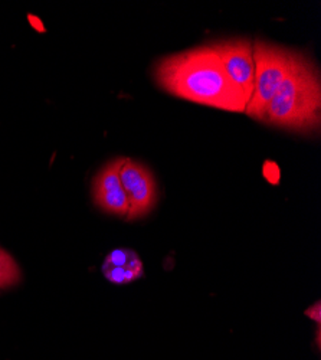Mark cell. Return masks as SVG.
I'll return each mask as SVG.
<instances>
[{
    "label": "cell",
    "mask_w": 321,
    "mask_h": 360,
    "mask_svg": "<svg viewBox=\"0 0 321 360\" xmlns=\"http://www.w3.org/2000/svg\"><path fill=\"white\" fill-rule=\"evenodd\" d=\"M153 77L167 94L195 104L230 112H245L248 105L209 44L160 58Z\"/></svg>",
    "instance_id": "6da1fadb"
},
{
    "label": "cell",
    "mask_w": 321,
    "mask_h": 360,
    "mask_svg": "<svg viewBox=\"0 0 321 360\" xmlns=\"http://www.w3.org/2000/svg\"><path fill=\"white\" fill-rule=\"evenodd\" d=\"M320 71L307 53L297 51L293 67L262 115V123L301 134H313L320 130Z\"/></svg>",
    "instance_id": "7a4b0ae2"
},
{
    "label": "cell",
    "mask_w": 321,
    "mask_h": 360,
    "mask_svg": "<svg viewBox=\"0 0 321 360\" xmlns=\"http://www.w3.org/2000/svg\"><path fill=\"white\" fill-rule=\"evenodd\" d=\"M252 48L255 64L254 93L248 101L245 114L256 122H262V115H264L267 105L294 64L297 51L261 39H255L252 42Z\"/></svg>",
    "instance_id": "3957f363"
},
{
    "label": "cell",
    "mask_w": 321,
    "mask_h": 360,
    "mask_svg": "<svg viewBox=\"0 0 321 360\" xmlns=\"http://www.w3.org/2000/svg\"><path fill=\"white\" fill-rule=\"evenodd\" d=\"M120 180L129 202L127 221H137L149 215L157 203V185L150 169L133 159L124 158Z\"/></svg>",
    "instance_id": "277c9868"
},
{
    "label": "cell",
    "mask_w": 321,
    "mask_h": 360,
    "mask_svg": "<svg viewBox=\"0 0 321 360\" xmlns=\"http://www.w3.org/2000/svg\"><path fill=\"white\" fill-rule=\"evenodd\" d=\"M216 52L225 74L240 91L248 98L254 93L255 64L252 42L247 38H233L209 44Z\"/></svg>",
    "instance_id": "5b68a950"
},
{
    "label": "cell",
    "mask_w": 321,
    "mask_h": 360,
    "mask_svg": "<svg viewBox=\"0 0 321 360\" xmlns=\"http://www.w3.org/2000/svg\"><path fill=\"white\" fill-rule=\"evenodd\" d=\"M124 163V158L114 159L107 163L101 172L96 176L93 184V198L101 211L126 217L129 212V202L120 180V169Z\"/></svg>",
    "instance_id": "8992f818"
},
{
    "label": "cell",
    "mask_w": 321,
    "mask_h": 360,
    "mask_svg": "<svg viewBox=\"0 0 321 360\" xmlns=\"http://www.w3.org/2000/svg\"><path fill=\"white\" fill-rule=\"evenodd\" d=\"M103 274L112 284H129L143 277L144 266L133 250L117 248L105 257Z\"/></svg>",
    "instance_id": "52a82bcc"
},
{
    "label": "cell",
    "mask_w": 321,
    "mask_h": 360,
    "mask_svg": "<svg viewBox=\"0 0 321 360\" xmlns=\"http://www.w3.org/2000/svg\"><path fill=\"white\" fill-rule=\"evenodd\" d=\"M22 280V273L15 258L0 248V290L18 285Z\"/></svg>",
    "instance_id": "ba28073f"
},
{
    "label": "cell",
    "mask_w": 321,
    "mask_h": 360,
    "mask_svg": "<svg viewBox=\"0 0 321 360\" xmlns=\"http://www.w3.org/2000/svg\"><path fill=\"white\" fill-rule=\"evenodd\" d=\"M264 177L268 180L270 184L273 185H277L280 184V176H281V172H280V167L277 163H273V162H267L264 165Z\"/></svg>",
    "instance_id": "9c48e42d"
},
{
    "label": "cell",
    "mask_w": 321,
    "mask_h": 360,
    "mask_svg": "<svg viewBox=\"0 0 321 360\" xmlns=\"http://www.w3.org/2000/svg\"><path fill=\"white\" fill-rule=\"evenodd\" d=\"M306 316L311 320H314L317 324H320L321 321V306H320V302H317L315 304H313L310 309L306 310Z\"/></svg>",
    "instance_id": "30bf717a"
}]
</instances>
